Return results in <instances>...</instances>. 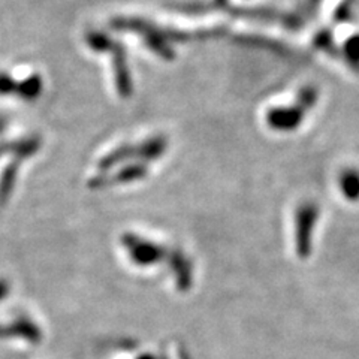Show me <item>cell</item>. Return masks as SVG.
Instances as JSON below:
<instances>
[{"mask_svg":"<svg viewBox=\"0 0 359 359\" xmlns=\"http://www.w3.org/2000/svg\"><path fill=\"white\" fill-rule=\"evenodd\" d=\"M316 43L319 45V48L325 50V51H330V53H334V41L331 38V33L328 32H322L318 35L316 38Z\"/></svg>","mask_w":359,"mask_h":359,"instance_id":"obj_8","label":"cell"},{"mask_svg":"<svg viewBox=\"0 0 359 359\" xmlns=\"http://www.w3.org/2000/svg\"><path fill=\"white\" fill-rule=\"evenodd\" d=\"M107 51L112 53V59H114V71H116V81L118 93H121L123 97H129L132 93V83L130 75L125 59V53L121 50V45L112 42L108 45Z\"/></svg>","mask_w":359,"mask_h":359,"instance_id":"obj_2","label":"cell"},{"mask_svg":"<svg viewBox=\"0 0 359 359\" xmlns=\"http://www.w3.org/2000/svg\"><path fill=\"white\" fill-rule=\"evenodd\" d=\"M318 99H319L318 88L313 87V86H306V87H302L299 90L298 99H297V105L301 107L302 109L307 112L309 109H311L314 105H316Z\"/></svg>","mask_w":359,"mask_h":359,"instance_id":"obj_5","label":"cell"},{"mask_svg":"<svg viewBox=\"0 0 359 359\" xmlns=\"http://www.w3.org/2000/svg\"><path fill=\"white\" fill-rule=\"evenodd\" d=\"M304 116H306V111L295 104L290 107L273 108L266 114V121L274 130L292 132L302 125Z\"/></svg>","mask_w":359,"mask_h":359,"instance_id":"obj_1","label":"cell"},{"mask_svg":"<svg viewBox=\"0 0 359 359\" xmlns=\"http://www.w3.org/2000/svg\"><path fill=\"white\" fill-rule=\"evenodd\" d=\"M42 90V81L38 75H32L30 78H27L26 81H22L20 84H17V92L21 97L25 99H35L39 96Z\"/></svg>","mask_w":359,"mask_h":359,"instance_id":"obj_4","label":"cell"},{"mask_svg":"<svg viewBox=\"0 0 359 359\" xmlns=\"http://www.w3.org/2000/svg\"><path fill=\"white\" fill-rule=\"evenodd\" d=\"M17 92V83L6 74H0V95H9Z\"/></svg>","mask_w":359,"mask_h":359,"instance_id":"obj_7","label":"cell"},{"mask_svg":"<svg viewBox=\"0 0 359 359\" xmlns=\"http://www.w3.org/2000/svg\"><path fill=\"white\" fill-rule=\"evenodd\" d=\"M341 192L347 199L359 198V172L356 170H347L340 177Z\"/></svg>","mask_w":359,"mask_h":359,"instance_id":"obj_3","label":"cell"},{"mask_svg":"<svg viewBox=\"0 0 359 359\" xmlns=\"http://www.w3.org/2000/svg\"><path fill=\"white\" fill-rule=\"evenodd\" d=\"M343 53L347 63L353 67H359V33L344 42Z\"/></svg>","mask_w":359,"mask_h":359,"instance_id":"obj_6","label":"cell"}]
</instances>
